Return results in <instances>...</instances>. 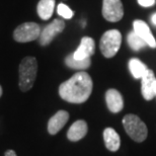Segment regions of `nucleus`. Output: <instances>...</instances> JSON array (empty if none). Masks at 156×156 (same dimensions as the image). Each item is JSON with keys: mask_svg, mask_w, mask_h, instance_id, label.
<instances>
[{"mask_svg": "<svg viewBox=\"0 0 156 156\" xmlns=\"http://www.w3.org/2000/svg\"><path fill=\"white\" fill-rule=\"evenodd\" d=\"M92 79L88 73L80 71L59 86V95L70 104H82L92 92Z\"/></svg>", "mask_w": 156, "mask_h": 156, "instance_id": "1", "label": "nucleus"}, {"mask_svg": "<svg viewBox=\"0 0 156 156\" xmlns=\"http://www.w3.org/2000/svg\"><path fill=\"white\" fill-rule=\"evenodd\" d=\"M38 72V61L35 57H24L20 62L18 73H20V88L23 92H27L32 88L35 83Z\"/></svg>", "mask_w": 156, "mask_h": 156, "instance_id": "2", "label": "nucleus"}, {"mask_svg": "<svg viewBox=\"0 0 156 156\" xmlns=\"http://www.w3.org/2000/svg\"><path fill=\"white\" fill-rule=\"evenodd\" d=\"M122 123H123V126L125 130H126L127 134L135 142H143L147 138V127H146L144 122L138 116L133 114L126 115L124 117L123 121H122Z\"/></svg>", "mask_w": 156, "mask_h": 156, "instance_id": "3", "label": "nucleus"}, {"mask_svg": "<svg viewBox=\"0 0 156 156\" xmlns=\"http://www.w3.org/2000/svg\"><path fill=\"white\" fill-rule=\"evenodd\" d=\"M122 43V35L118 30H110L102 35L99 43L101 54L105 58H113L117 54Z\"/></svg>", "mask_w": 156, "mask_h": 156, "instance_id": "4", "label": "nucleus"}, {"mask_svg": "<svg viewBox=\"0 0 156 156\" xmlns=\"http://www.w3.org/2000/svg\"><path fill=\"white\" fill-rule=\"evenodd\" d=\"M41 27L36 23H24L18 26L13 32V38L18 43H29L39 40Z\"/></svg>", "mask_w": 156, "mask_h": 156, "instance_id": "5", "label": "nucleus"}, {"mask_svg": "<svg viewBox=\"0 0 156 156\" xmlns=\"http://www.w3.org/2000/svg\"><path fill=\"white\" fill-rule=\"evenodd\" d=\"M102 16L111 23H117L124 16V8L121 0H104Z\"/></svg>", "mask_w": 156, "mask_h": 156, "instance_id": "6", "label": "nucleus"}, {"mask_svg": "<svg viewBox=\"0 0 156 156\" xmlns=\"http://www.w3.org/2000/svg\"><path fill=\"white\" fill-rule=\"evenodd\" d=\"M64 29H65L64 21L62 20L56 18L51 23H49L48 26H46L42 30L40 38H39V44L41 46L50 45V44L52 43V41L54 40L55 37L63 32Z\"/></svg>", "mask_w": 156, "mask_h": 156, "instance_id": "7", "label": "nucleus"}, {"mask_svg": "<svg viewBox=\"0 0 156 156\" xmlns=\"http://www.w3.org/2000/svg\"><path fill=\"white\" fill-rule=\"evenodd\" d=\"M133 32H135L140 38L151 48H156V40L151 33L150 27L143 20H137L133 23Z\"/></svg>", "mask_w": 156, "mask_h": 156, "instance_id": "8", "label": "nucleus"}, {"mask_svg": "<svg viewBox=\"0 0 156 156\" xmlns=\"http://www.w3.org/2000/svg\"><path fill=\"white\" fill-rule=\"evenodd\" d=\"M95 51V43L93 39L89 37H83L80 41V45L73 53L72 56L77 60H83V59L90 58L94 54Z\"/></svg>", "mask_w": 156, "mask_h": 156, "instance_id": "9", "label": "nucleus"}, {"mask_svg": "<svg viewBox=\"0 0 156 156\" xmlns=\"http://www.w3.org/2000/svg\"><path fill=\"white\" fill-rule=\"evenodd\" d=\"M142 80V86H141V92L142 95L146 101H151L155 96L154 86L156 78L154 76L153 71L150 69H147L144 75L141 78Z\"/></svg>", "mask_w": 156, "mask_h": 156, "instance_id": "10", "label": "nucleus"}, {"mask_svg": "<svg viewBox=\"0 0 156 156\" xmlns=\"http://www.w3.org/2000/svg\"><path fill=\"white\" fill-rule=\"evenodd\" d=\"M69 120V114L66 111H59L48 122V132L51 135H56Z\"/></svg>", "mask_w": 156, "mask_h": 156, "instance_id": "11", "label": "nucleus"}, {"mask_svg": "<svg viewBox=\"0 0 156 156\" xmlns=\"http://www.w3.org/2000/svg\"><path fill=\"white\" fill-rule=\"evenodd\" d=\"M105 101L108 110L114 114L120 113L124 108L123 96L117 89L112 88L108 90L105 93Z\"/></svg>", "mask_w": 156, "mask_h": 156, "instance_id": "12", "label": "nucleus"}, {"mask_svg": "<svg viewBox=\"0 0 156 156\" xmlns=\"http://www.w3.org/2000/svg\"><path fill=\"white\" fill-rule=\"evenodd\" d=\"M87 131H88V126L86 122L83 120H78L71 125L67 132V138L71 142H77L86 136Z\"/></svg>", "mask_w": 156, "mask_h": 156, "instance_id": "13", "label": "nucleus"}, {"mask_svg": "<svg viewBox=\"0 0 156 156\" xmlns=\"http://www.w3.org/2000/svg\"><path fill=\"white\" fill-rule=\"evenodd\" d=\"M104 140L105 144L108 150L112 152H116L120 149L121 139L119 134L115 131L113 128H107L104 131Z\"/></svg>", "mask_w": 156, "mask_h": 156, "instance_id": "14", "label": "nucleus"}, {"mask_svg": "<svg viewBox=\"0 0 156 156\" xmlns=\"http://www.w3.org/2000/svg\"><path fill=\"white\" fill-rule=\"evenodd\" d=\"M55 8V0H40L38 3V10L39 16L43 20H48L51 18Z\"/></svg>", "mask_w": 156, "mask_h": 156, "instance_id": "15", "label": "nucleus"}, {"mask_svg": "<svg viewBox=\"0 0 156 156\" xmlns=\"http://www.w3.org/2000/svg\"><path fill=\"white\" fill-rule=\"evenodd\" d=\"M129 69L130 72L136 79H141L142 76L144 75L145 72L147 71V67L144 63H142L139 59L133 58L129 61Z\"/></svg>", "mask_w": 156, "mask_h": 156, "instance_id": "16", "label": "nucleus"}, {"mask_svg": "<svg viewBox=\"0 0 156 156\" xmlns=\"http://www.w3.org/2000/svg\"><path fill=\"white\" fill-rule=\"evenodd\" d=\"M65 63L71 69H76V70H85L87 68L90 67L91 64V60L90 58L83 59V60H77L72 56V54L67 56L65 59Z\"/></svg>", "mask_w": 156, "mask_h": 156, "instance_id": "17", "label": "nucleus"}, {"mask_svg": "<svg viewBox=\"0 0 156 156\" xmlns=\"http://www.w3.org/2000/svg\"><path fill=\"white\" fill-rule=\"evenodd\" d=\"M127 41H128L129 46L134 50V51H139V50H141V49L144 48V47L147 46V44L140 38L135 32H132L128 35Z\"/></svg>", "mask_w": 156, "mask_h": 156, "instance_id": "18", "label": "nucleus"}, {"mask_svg": "<svg viewBox=\"0 0 156 156\" xmlns=\"http://www.w3.org/2000/svg\"><path fill=\"white\" fill-rule=\"evenodd\" d=\"M57 13L65 20H70V18H72L74 12L71 10V8L68 5L64 4V3H60L57 6Z\"/></svg>", "mask_w": 156, "mask_h": 156, "instance_id": "19", "label": "nucleus"}, {"mask_svg": "<svg viewBox=\"0 0 156 156\" xmlns=\"http://www.w3.org/2000/svg\"><path fill=\"white\" fill-rule=\"evenodd\" d=\"M137 2L142 7H151L156 3V0H137Z\"/></svg>", "mask_w": 156, "mask_h": 156, "instance_id": "20", "label": "nucleus"}, {"mask_svg": "<svg viewBox=\"0 0 156 156\" xmlns=\"http://www.w3.org/2000/svg\"><path fill=\"white\" fill-rule=\"evenodd\" d=\"M4 156H17V154H16V152H15L14 150L9 149V150H7L4 153Z\"/></svg>", "mask_w": 156, "mask_h": 156, "instance_id": "21", "label": "nucleus"}, {"mask_svg": "<svg viewBox=\"0 0 156 156\" xmlns=\"http://www.w3.org/2000/svg\"><path fill=\"white\" fill-rule=\"evenodd\" d=\"M151 21H152V23L154 24V26L156 27V12L155 13L152 15V17H151Z\"/></svg>", "mask_w": 156, "mask_h": 156, "instance_id": "22", "label": "nucleus"}, {"mask_svg": "<svg viewBox=\"0 0 156 156\" xmlns=\"http://www.w3.org/2000/svg\"><path fill=\"white\" fill-rule=\"evenodd\" d=\"M1 95H2V87L0 85V98H1Z\"/></svg>", "mask_w": 156, "mask_h": 156, "instance_id": "23", "label": "nucleus"}, {"mask_svg": "<svg viewBox=\"0 0 156 156\" xmlns=\"http://www.w3.org/2000/svg\"><path fill=\"white\" fill-rule=\"evenodd\" d=\"M154 91H155V95H156V81H155V86H154Z\"/></svg>", "mask_w": 156, "mask_h": 156, "instance_id": "24", "label": "nucleus"}]
</instances>
